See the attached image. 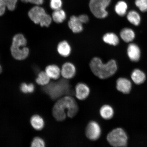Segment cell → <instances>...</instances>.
<instances>
[{
    "label": "cell",
    "mask_w": 147,
    "mask_h": 147,
    "mask_svg": "<svg viewBox=\"0 0 147 147\" xmlns=\"http://www.w3.org/2000/svg\"><path fill=\"white\" fill-rule=\"evenodd\" d=\"M78 106L72 96L67 95L60 98L55 103L52 109V115L58 121L65 120L67 117L73 118L78 113Z\"/></svg>",
    "instance_id": "obj_1"
},
{
    "label": "cell",
    "mask_w": 147,
    "mask_h": 147,
    "mask_svg": "<svg viewBox=\"0 0 147 147\" xmlns=\"http://www.w3.org/2000/svg\"><path fill=\"white\" fill-rule=\"evenodd\" d=\"M90 67L93 74L100 79L107 78L113 76L117 69L115 60H111L105 64L98 57L94 58L91 60Z\"/></svg>",
    "instance_id": "obj_2"
},
{
    "label": "cell",
    "mask_w": 147,
    "mask_h": 147,
    "mask_svg": "<svg viewBox=\"0 0 147 147\" xmlns=\"http://www.w3.org/2000/svg\"><path fill=\"white\" fill-rule=\"evenodd\" d=\"M43 90L53 100L60 98L70 92L71 86L68 80L65 79L50 82L43 87Z\"/></svg>",
    "instance_id": "obj_3"
},
{
    "label": "cell",
    "mask_w": 147,
    "mask_h": 147,
    "mask_svg": "<svg viewBox=\"0 0 147 147\" xmlns=\"http://www.w3.org/2000/svg\"><path fill=\"white\" fill-rule=\"evenodd\" d=\"M27 44L26 38L22 34H18L14 36L11 51L12 56L16 59L23 60L28 56L29 51L26 47Z\"/></svg>",
    "instance_id": "obj_4"
},
{
    "label": "cell",
    "mask_w": 147,
    "mask_h": 147,
    "mask_svg": "<svg viewBox=\"0 0 147 147\" xmlns=\"http://www.w3.org/2000/svg\"><path fill=\"white\" fill-rule=\"evenodd\" d=\"M28 15L35 24H40L42 27H49L52 22V17L46 12L45 9L38 5L31 9Z\"/></svg>",
    "instance_id": "obj_5"
},
{
    "label": "cell",
    "mask_w": 147,
    "mask_h": 147,
    "mask_svg": "<svg viewBox=\"0 0 147 147\" xmlns=\"http://www.w3.org/2000/svg\"><path fill=\"white\" fill-rule=\"evenodd\" d=\"M111 0H90L89 3L90 10L95 17L98 18H105L108 15L106 8Z\"/></svg>",
    "instance_id": "obj_6"
},
{
    "label": "cell",
    "mask_w": 147,
    "mask_h": 147,
    "mask_svg": "<svg viewBox=\"0 0 147 147\" xmlns=\"http://www.w3.org/2000/svg\"><path fill=\"white\" fill-rule=\"evenodd\" d=\"M107 139L109 144L113 146L124 147L127 144V136L121 128L112 130L108 134Z\"/></svg>",
    "instance_id": "obj_7"
},
{
    "label": "cell",
    "mask_w": 147,
    "mask_h": 147,
    "mask_svg": "<svg viewBox=\"0 0 147 147\" xmlns=\"http://www.w3.org/2000/svg\"><path fill=\"white\" fill-rule=\"evenodd\" d=\"M102 130L96 121H91L88 123L85 130L86 136L91 141H96L100 138Z\"/></svg>",
    "instance_id": "obj_8"
},
{
    "label": "cell",
    "mask_w": 147,
    "mask_h": 147,
    "mask_svg": "<svg viewBox=\"0 0 147 147\" xmlns=\"http://www.w3.org/2000/svg\"><path fill=\"white\" fill-rule=\"evenodd\" d=\"M75 96L78 100H83L87 99L90 93V89L87 84L78 83L75 87Z\"/></svg>",
    "instance_id": "obj_9"
},
{
    "label": "cell",
    "mask_w": 147,
    "mask_h": 147,
    "mask_svg": "<svg viewBox=\"0 0 147 147\" xmlns=\"http://www.w3.org/2000/svg\"><path fill=\"white\" fill-rule=\"evenodd\" d=\"M76 68L75 65L70 62H66L61 69V75L63 78L69 80L74 78L76 74Z\"/></svg>",
    "instance_id": "obj_10"
},
{
    "label": "cell",
    "mask_w": 147,
    "mask_h": 147,
    "mask_svg": "<svg viewBox=\"0 0 147 147\" xmlns=\"http://www.w3.org/2000/svg\"><path fill=\"white\" fill-rule=\"evenodd\" d=\"M31 126L36 131H41L45 126V121L43 117L38 114L33 115L30 119Z\"/></svg>",
    "instance_id": "obj_11"
},
{
    "label": "cell",
    "mask_w": 147,
    "mask_h": 147,
    "mask_svg": "<svg viewBox=\"0 0 147 147\" xmlns=\"http://www.w3.org/2000/svg\"><path fill=\"white\" fill-rule=\"evenodd\" d=\"M83 24L79 20L78 16H73L70 18L68 22L69 28L74 33L81 32L83 29Z\"/></svg>",
    "instance_id": "obj_12"
},
{
    "label": "cell",
    "mask_w": 147,
    "mask_h": 147,
    "mask_svg": "<svg viewBox=\"0 0 147 147\" xmlns=\"http://www.w3.org/2000/svg\"><path fill=\"white\" fill-rule=\"evenodd\" d=\"M117 88L119 91L125 94L129 93L131 88V84L127 79L120 78L117 82Z\"/></svg>",
    "instance_id": "obj_13"
},
{
    "label": "cell",
    "mask_w": 147,
    "mask_h": 147,
    "mask_svg": "<svg viewBox=\"0 0 147 147\" xmlns=\"http://www.w3.org/2000/svg\"><path fill=\"white\" fill-rule=\"evenodd\" d=\"M127 54L130 60L133 61H137L140 58V49L136 44H130L128 47Z\"/></svg>",
    "instance_id": "obj_14"
},
{
    "label": "cell",
    "mask_w": 147,
    "mask_h": 147,
    "mask_svg": "<svg viewBox=\"0 0 147 147\" xmlns=\"http://www.w3.org/2000/svg\"><path fill=\"white\" fill-rule=\"evenodd\" d=\"M45 71L51 79L54 80H58L61 75V69L55 64H51L47 66Z\"/></svg>",
    "instance_id": "obj_15"
},
{
    "label": "cell",
    "mask_w": 147,
    "mask_h": 147,
    "mask_svg": "<svg viewBox=\"0 0 147 147\" xmlns=\"http://www.w3.org/2000/svg\"><path fill=\"white\" fill-rule=\"evenodd\" d=\"M57 51L59 54L61 56L67 57L71 54V46L67 41H64L61 42L58 45Z\"/></svg>",
    "instance_id": "obj_16"
},
{
    "label": "cell",
    "mask_w": 147,
    "mask_h": 147,
    "mask_svg": "<svg viewBox=\"0 0 147 147\" xmlns=\"http://www.w3.org/2000/svg\"><path fill=\"white\" fill-rule=\"evenodd\" d=\"M131 78L136 84H140L143 83L146 79L145 74L139 69L134 70L132 72Z\"/></svg>",
    "instance_id": "obj_17"
},
{
    "label": "cell",
    "mask_w": 147,
    "mask_h": 147,
    "mask_svg": "<svg viewBox=\"0 0 147 147\" xmlns=\"http://www.w3.org/2000/svg\"><path fill=\"white\" fill-rule=\"evenodd\" d=\"M100 116L103 119L108 120L113 117L114 111L111 106L106 105L101 107L100 110Z\"/></svg>",
    "instance_id": "obj_18"
},
{
    "label": "cell",
    "mask_w": 147,
    "mask_h": 147,
    "mask_svg": "<svg viewBox=\"0 0 147 147\" xmlns=\"http://www.w3.org/2000/svg\"><path fill=\"white\" fill-rule=\"evenodd\" d=\"M51 80L45 71H41L38 73L36 82L38 85L45 87L50 82Z\"/></svg>",
    "instance_id": "obj_19"
},
{
    "label": "cell",
    "mask_w": 147,
    "mask_h": 147,
    "mask_svg": "<svg viewBox=\"0 0 147 147\" xmlns=\"http://www.w3.org/2000/svg\"><path fill=\"white\" fill-rule=\"evenodd\" d=\"M120 36L125 42H129L133 41L135 37V34L132 29L128 28H124L121 31Z\"/></svg>",
    "instance_id": "obj_20"
},
{
    "label": "cell",
    "mask_w": 147,
    "mask_h": 147,
    "mask_svg": "<svg viewBox=\"0 0 147 147\" xmlns=\"http://www.w3.org/2000/svg\"><path fill=\"white\" fill-rule=\"evenodd\" d=\"M66 14L64 11L61 9L54 10L53 13L52 19L55 22L60 23L66 19Z\"/></svg>",
    "instance_id": "obj_21"
},
{
    "label": "cell",
    "mask_w": 147,
    "mask_h": 147,
    "mask_svg": "<svg viewBox=\"0 0 147 147\" xmlns=\"http://www.w3.org/2000/svg\"><path fill=\"white\" fill-rule=\"evenodd\" d=\"M103 40L106 43L114 46L117 45L119 43V38L116 35L113 33H108L105 34Z\"/></svg>",
    "instance_id": "obj_22"
},
{
    "label": "cell",
    "mask_w": 147,
    "mask_h": 147,
    "mask_svg": "<svg viewBox=\"0 0 147 147\" xmlns=\"http://www.w3.org/2000/svg\"><path fill=\"white\" fill-rule=\"evenodd\" d=\"M127 8V5L125 2L122 1H119L115 5V11L119 16H124L126 14Z\"/></svg>",
    "instance_id": "obj_23"
},
{
    "label": "cell",
    "mask_w": 147,
    "mask_h": 147,
    "mask_svg": "<svg viewBox=\"0 0 147 147\" xmlns=\"http://www.w3.org/2000/svg\"><path fill=\"white\" fill-rule=\"evenodd\" d=\"M127 19L130 23L134 25H138L140 22V16L139 13L135 11H130L128 12Z\"/></svg>",
    "instance_id": "obj_24"
},
{
    "label": "cell",
    "mask_w": 147,
    "mask_h": 147,
    "mask_svg": "<svg viewBox=\"0 0 147 147\" xmlns=\"http://www.w3.org/2000/svg\"><path fill=\"white\" fill-rule=\"evenodd\" d=\"M35 87L32 83L27 84L26 83H22L20 86V91L24 94H31L34 93Z\"/></svg>",
    "instance_id": "obj_25"
},
{
    "label": "cell",
    "mask_w": 147,
    "mask_h": 147,
    "mask_svg": "<svg viewBox=\"0 0 147 147\" xmlns=\"http://www.w3.org/2000/svg\"><path fill=\"white\" fill-rule=\"evenodd\" d=\"M46 143L45 140L39 137H36L33 138L31 143L32 147H45Z\"/></svg>",
    "instance_id": "obj_26"
},
{
    "label": "cell",
    "mask_w": 147,
    "mask_h": 147,
    "mask_svg": "<svg viewBox=\"0 0 147 147\" xmlns=\"http://www.w3.org/2000/svg\"><path fill=\"white\" fill-rule=\"evenodd\" d=\"M135 3L141 12L147 11V0H136Z\"/></svg>",
    "instance_id": "obj_27"
},
{
    "label": "cell",
    "mask_w": 147,
    "mask_h": 147,
    "mask_svg": "<svg viewBox=\"0 0 147 147\" xmlns=\"http://www.w3.org/2000/svg\"><path fill=\"white\" fill-rule=\"evenodd\" d=\"M62 5L61 0H50V7L53 10H56L60 9Z\"/></svg>",
    "instance_id": "obj_28"
},
{
    "label": "cell",
    "mask_w": 147,
    "mask_h": 147,
    "mask_svg": "<svg viewBox=\"0 0 147 147\" xmlns=\"http://www.w3.org/2000/svg\"><path fill=\"white\" fill-rule=\"evenodd\" d=\"M18 0H5L7 8L11 11H13L16 9Z\"/></svg>",
    "instance_id": "obj_29"
},
{
    "label": "cell",
    "mask_w": 147,
    "mask_h": 147,
    "mask_svg": "<svg viewBox=\"0 0 147 147\" xmlns=\"http://www.w3.org/2000/svg\"><path fill=\"white\" fill-rule=\"evenodd\" d=\"M6 8L5 0H0V16L5 13Z\"/></svg>",
    "instance_id": "obj_30"
},
{
    "label": "cell",
    "mask_w": 147,
    "mask_h": 147,
    "mask_svg": "<svg viewBox=\"0 0 147 147\" xmlns=\"http://www.w3.org/2000/svg\"><path fill=\"white\" fill-rule=\"evenodd\" d=\"M79 20L83 24L87 23L89 21L88 16L86 14H82L78 16Z\"/></svg>",
    "instance_id": "obj_31"
},
{
    "label": "cell",
    "mask_w": 147,
    "mask_h": 147,
    "mask_svg": "<svg viewBox=\"0 0 147 147\" xmlns=\"http://www.w3.org/2000/svg\"><path fill=\"white\" fill-rule=\"evenodd\" d=\"M44 1V0H29V3L38 5L43 4Z\"/></svg>",
    "instance_id": "obj_32"
},
{
    "label": "cell",
    "mask_w": 147,
    "mask_h": 147,
    "mask_svg": "<svg viewBox=\"0 0 147 147\" xmlns=\"http://www.w3.org/2000/svg\"><path fill=\"white\" fill-rule=\"evenodd\" d=\"M21 1L24 3H28L29 1V0H21Z\"/></svg>",
    "instance_id": "obj_33"
},
{
    "label": "cell",
    "mask_w": 147,
    "mask_h": 147,
    "mask_svg": "<svg viewBox=\"0 0 147 147\" xmlns=\"http://www.w3.org/2000/svg\"><path fill=\"white\" fill-rule=\"evenodd\" d=\"M2 71V67L0 65V74H1Z\"/></svg>",
    "instance_id": "obj_34"
}]
</instances>
